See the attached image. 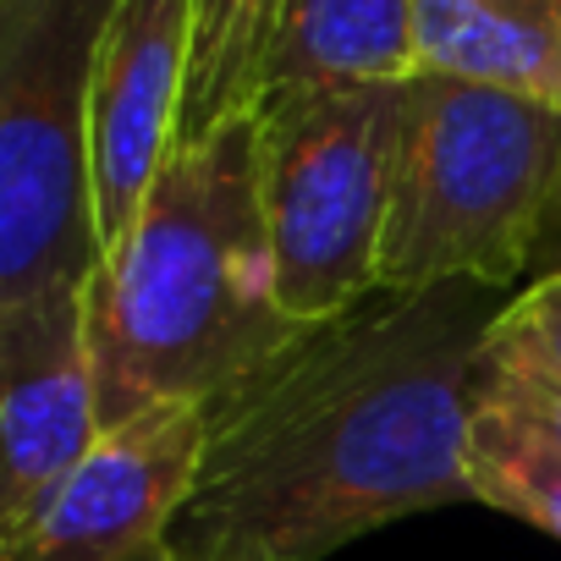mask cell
<instances>
[{
    "instance_id": "cell-1",
    "label": "cell",
    "mask_w": 561,
    "mask_h": 561,
    "mask_svg": "<svg viewBox=\"0 0 561 561\" xmlns=\"http://www.w3.org/2000/svg\"><path fill=\"white\" fill-rule=\"evenodd\" d=\"M495 314L479 280L386 293L215 402L182 561H325L397 517L473 501L468 430Z\"/></svg>"
},
{
    "instance_id": "cell-2",
    "label": "cell",
    "mask_w": 561,
    "mask_h": 561,
    "mask_svg": "<svg viewBox=\"0 0 561 561\" xmlns=\"http://www.w3.org/2000/svg\"><path fill=\"white\" fill-rule=\"evenodd\" d=\"M309 325L280 304L259 198V116L176 144L133 231L89 280L105 430L149 408H215Z\"/></svg>"
},
{
    "instance_id": "cell-3",
    "label": "cell",
    "mask_w": 561,
    "mask_h": 561,
    "mask_svg": "<svg viewBox=\"0 0 561 561\" xmlns=\"http://www.w3.org/2000/svg\"><path fill=\"white\" fill-rule=\"evenodd\" d=\"M556 204L561 111L457 78H408L380 248L386 293H430L451 280L506 287L534 270Z\"/></svg>"
},
{
    "instance_id": "cell-4",
    "label": "cell",
    "mask_w": 561,
    "mask_h": 561,
    "mask_svg": "<svg viewBox=\"0 0 561 561\" xmlns=\"http://www.w3.org/2000/svg\"><path fill=\"white\" fill-rule=\"evenodd\" d=\"M116 0H0V304L89 287L94 72Z\"/></svg>"
},
{
    "instance_id": "cell-5",
    "label": "cell",
    "mask_w": 561,
    "mask_h": 561,
    "mask_svg": "<svg viewBox=\"0 0 561 561\" xmlns=\"http://www.w3.org/2000/svg\"><path fill=\"white\" fill-rule=\"evenodd\" d=\"M408 83L298 89L259 105V198L280 304L331 325L380 298Z\"/></svg>"
},
{
    "instance_id": "cell-6",
    "label": "cell",
    "mask_w": 561,
    "mask_h": 561,
    "mask_svg": "<svg viewBox=\"0 0 561 561\" xmlns=\"http://www.w3.org/2000/svg\"><path fill=\"white\" fill-rule=\"evenodd\" d=\"M209 440V408H149L100 435L50 506L0 561H182L176 523L193 501Z\"/></svg>"
},
{
    "instance_id": "cell-7",
    "label": "cell",
    "mask_w": 561,
    "mask_h": 561,
    "mask_svg": "<svg viewBox=\"0 0 561 561\" xmlns=\"http://www.w3.org/2000/svg\"><path fill=\"white\" fill-rule=\"evenodd\" d=\"M100 435L89 287L0 304V539L50 506Z\"/></svg>"
},
{
    "instance_id": "cell-8",
    "label": "cell",
    "mask_w": 561,
    "mask_h": 561,
    "mask_svg": "<svg viewBox=\"0 0 561 561\" xmlns=\"http://www.w3.org/2000/svg\"><path fill=\"white\" fill-rule=\"evenodd\" d=\"M193 0H116L94 72V215L105 253L133 231L182 144Z\"/></svg>"
},
{
    "instance_id": "cell-9",
    "label": "cell",
    "mask_w": 561,
    "mask_h": 561,
    "mask_svg": "<svg viewBox=\"0 0 561 561\" xmlns=\"http://www.w3.org/2000/svg\"><path fill=\"white\" fill-rule=\"evenodd\" d=\"M424 78H457L561 111V0H419Z\"/></svg>"
},
{
    "instance_id": "cell-10",
    "label": "cell",
    "mask_w": 561,
    "mask_h": 561,
    "mask_svg": "<svg viewBox=\"0 0 561 561\" xmlns=\"http://www.w3.org/2000/svg\"><path fill=\"white\" fill-rule=\"evenodd\" d=\"M419 0H293L275 39L264 100L336 83H408Z\"/></svg>"
},
{
    "instance_id": "cell-11",
    "label": "cell",
    "mask_w": 561,
    "mask_h": 561,
    "mask_svg": "<svg viewBox=\"0 0 561 561\" xmlns=\"http://www.w3.org/2000/svg\"><path fill=\"white\" fill-rule=\"evenodd\" d=\"M287 7L293 0H193V78L182 144L209 138L237 116H259Z\"/></svg>"
},
{
    "instance_id": "cell-12",
    "label": "cell",
    "mask_w": 561,
    "mask_h": 561,
    "mask_svg": "<svg viewBox=\"0 0 561 561\" xmlns=\"http://www.w3.org/2000/svg\"><path fill=\"white\" fill-rule=\"evenodd\" d=\"M468 484H473V501L512 512L534 523L539 534L561 539V435L484 386L473 397Z\"/></svg>"
},
{
    "instance_id": "cell-13",
    "label": "cell",
    "mask_w": 561,
    "mask_h": 561,
    "mask_svg": "<svg viewBox=\"0 0 561 561\" xmlns=\"http://www.w3.org/2000/svg\"><path fill=\"white\" fill-rule=\"evenodd\" d=\"M484 364L561 386V270L534 275L528 293L501 304L484 342Z\"/></svg>"
},
{
    "instance_id": "cell-14",
    "label": "cell",
    "mask_w": 561,
    "mask_h": 561,
    "mask_svg": "<svg viewBox=\"0 0 561 561\" xmlns=\"http://www.w3.org/2000/svg\"><path fill=\"white\" fill-rule=\"evenodd\" d=\"M550 270H561V204H556V215L545 220V237H539V248H534V275H550Z\"/></svg>"
}]
</instances>
